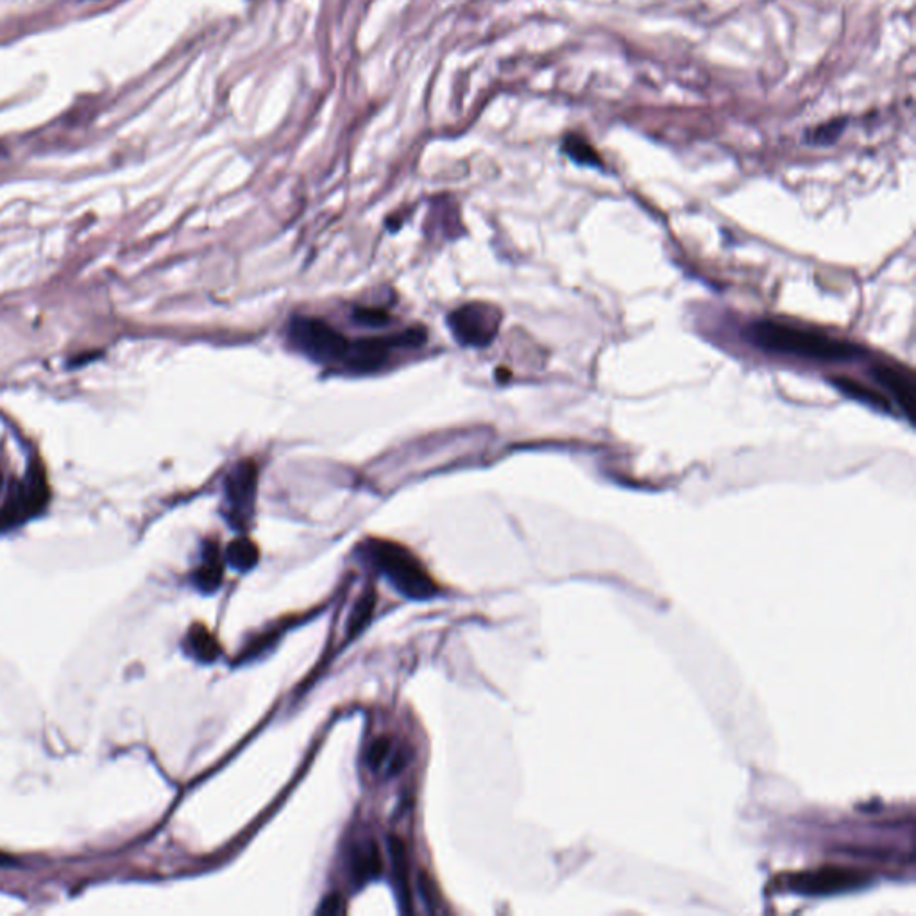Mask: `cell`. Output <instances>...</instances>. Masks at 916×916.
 Returning <instances> with one entry per match:
<instances>
[{
    "mask_svg": "<svg viewBox=\"0 0 916 916\" xmlns=\"http://www.w3.org/2000/svg\"><path fill=\"white\" fill-rule=\"evenodd\" d=\"M750 343L768 353L791 355L823 362L854 360L862 355L861 348L838 338L828 337L819 329L802 328L779 321H760L749 328Z\"/></svg>",
    "mask_w": 916,
    "mask_h": 916,
    "instance_id": "1",
    "label": "cell"
},
{
    "mask_svg": "<svg viewBox=\"0 0 916 916\" xmlns=\"http://www.w3.org/2000/svg\"><path fill=\"white\" fill-rule=\"evenodd\" d=\"M368 559L393 583L397 593L411 600H430L439 594V583L431 579L421 560L410 549L391 541L373 540L366 544Z\"/></svg>",
    "mask_w": 916,
    "mask_h": 916,
    "instance_id": "2",
    "label": "cell"
},
{
    "mask_svg": "<svg viewBox=\"0 0 916 916\" xmlns=\"http://www.w3.org/2000/svg\"><path fill=\"white\" fill-rule=\"evenodd\" d=\"M49 486L39 464L27 469L24 480L11 484L0 509V530H10L38 515L49 501Z\"/></svg>",
    "mask_w": 916,
    "mask_h": 916,
    "instance_id": "3",
    "label": "cell"
},
{
    "mask_svg": "<svg viewBox=\"0 0 916 916\" xmlns=\"http://www.w3.org/2000/svg\"><path fill=\"white\" fill-rule=\"evenodd\" d=\"M289 337L295 348L317 362L340 363L348 351V338L321 318L294 317Z\"/></svg>",
    "mask_w": 916,
    "mask_h": 916,
    "instance_id": "4",
    "label": "cell"
},
{
    "mask_svg": "<svg viewBox=\"0 0 916 916\" xmlns=\"http://www.w3.org/2000/svg\"><path fill=\"white\" fill-rule=\"evenodd\" d=\"M501 312L486 303L464 304L450 315V328L459 343L486 348L500 329Z\"/></svg>",
    "mask_w": 916,
    "mask_h": 916,
    "instance_id": "5",
    "label": "cell"
},
{
    "mask_svg": "<svg viewBox=\"0 0 916 916\" xmlns=\"http://www.w3.org/2000/svg\"><path fill=\"white\" fill-rule=\"evenodd\" d=\"M225 501L228 520L235 529H245L253 520L256 492H258V469L255 462H239L225 476Z\"/></svg>",
    "mask_w": 916,
    "mask_h": 916,
    "instance_id": "6",
    "label": "cell"
},
{
    "mask_svg": "<svg viewBox=\"0 0 916 916\" xmlns=\"http://www.w3.org/2000/svg\"><path fill=\"white\" fill-rule=\"evenodd\" d=\"M872 378L892 394L907 421H913L916 408V387L912 373L890 366H873Z\"/></svg>",
    "mask_w": 916,
    "mask_h": 916,
    "instance_id": "7",
    "label": "cell"
},
{
    "mask_svg": "<svg viewBox=\"0 0 916 916\" xmlns=\"http://www.w3.org/2000/svg\"><path fill=\"white\" fill-rule=\"evenodd\" d=\"M861 876L845 868H827L819 872L804 873L797 879V888L804 893H834L859 886Z\"/></svg>",
    "mask_w": 916,
    "mask_h": 916,
    "instance_id": "8",
    "label": "cell"
},
{
    "mask_svg": "<svg viewBox=\"0 0 916 916\" xmlns=\"http://www.w3.org/2000/svg\"><path fill=\"white\" fill-rule=\"evenodd\" d=\"M389 853L393 861L394 882H396L397 901L405 913L414 912L411 904L410 881H408L407 848L396 836L389 838Z\"/></svg>",
    "mask_w": 916,
    "mask_h": 916,
    "instance_id": "9",
    "label": "cell"
},
{
    "mask_svg": "<svg viewBox=\"0 0 916 916\" xmlns=\"http://www.w3.org/2000/svg\"><path fill=\"white\" fill-rule=\"evenodd\" d=\"M222 579H224V569H222L219 548L216 544L208 543L205 549V563L201 568L196 569L194 583L201 593H213L221 585Z\"/></svg>",
    "mask_w": 916,
    "mask_h": 916,
    "instance_id": "10",
    "label": "cell"
},
{
    "mask_svg": "<svg viewBox=\"0 0 916 916\" xmlns=\"http://www.w3.org/2000/svg\"><path fill=\"white\" fill-rule=\"evenodd\" d=\"M185 645H187L188 653L199 662H213L221 653V645L216 636L201 623L192 625Z\"/></svg>",
    "mask_w": 916,
    "mask_h": 916,
    "instance_id": "11",
    "label": "cell"
},
{
    "mask_svg": "<svg viewBox=\"0 0 916 916\" xmlns=\"http://www.w3.org/2000/svg\"><path fill=\"white\" fill-rule=\"evenodd\" d=\"M831 382L845 396L853 397L856 402L865 403L868 407L878 408V410H892V403H890L888 397L881 396V394L876 393V391L867 387V385H862V383L854 382L850 378L843 376L831 378Z\"/></svg>",
    "mask_w": 916,
    "mask_h": 916,
    "instance_id": "12",
    "label": "cell"
},
{
    "mask_svg": "<svg viewBox=\"0 0 916 916\" xmlns=\"http://www.w3.org/2000/svg\"><path fill=\"white\" fill-rule=\"evenodd\" d=\"M258 559H260L258 546L247 537H236L235 541H231L230 546L225 549V560L230 563L231 568L241 571V573L255 568Z\"/></svg>",
    "mask_w": 916,
    "mask_h": 916,
    "instance_id": "13",
    "label": "cell"
},
{
    "mask_svg": "<svg viewBox=\"0 0 916 916\" xmlns=\"http://www.w3.org/2000/svg\"><path fill=\"white\" fill-rule=\"evenodd\" d=\"M380 854L373 843L366 845L363 848H358L357 853L351 858V876H353L357 884L371 881L376 878L380 870H382V861H380Z\"/></svg>",
    "mask_w": 916,
    "mask_h": 916,
    "instance_id": "14",
    "label": "cell"
},
{
    "mask_svg": "<svg viewBox=\"0 0 916 916\" xmlns=\"http://www.w3.org/2000/svg\"><path fill=\"white\" fill-rule=\"evenodd\" d=\"M563 149L573 162L580 163V165L596 169L603 167L602 158L599 156V152L594 151L593 146L585 142L579 135H569V137H566Z\"/></svg>",
    "mask_w": 916,
    "mask_h": 916,
    "instance_id": "15",
    "label": "cell"
},
{
    "mask_svg": "<svg viewBox=\"0 0 916 916\" xmlns=\"http://www.w3.org/2000/svg\"><path fill=\"white\" fill-rule=\"evenodd\" d=\"M374 607H376V593L374 591L363 593L353 611H351V616H349L348 636L353 637L362 633L363 627L368 625L369 619L373 616Z\"/></svg>",
    "mask_w": 916,
    "mask_h": 916,
    "instance_id": "16",
    "label": "cell"
},
{
    "mask_svg": "<svg viewBox=\"0 0 916 916\" xmlns=\"http://www.w3.org/2000/svg\"><path fill=\"white\" fill-rule=\"evenodd\" d=\"M845 126H847L845 118H833L828 123L820 124L816 128L809 129L805 132V142L809 146H831V143L836 142L842 137V132L845 131Z\"/></svg>",
    "mask_w": 916,
    "mask_h": 916,
    "instance_id": "17",
    "label": "cell"
},
{
    "mask_svg": "<svg viewBox=\"0 0 916 916\" xmlns=\"http://www.w3.org/2000/svg\"><path fill=\"white\" fill-rule=\"evenodd\" d=\"M353 317L357 323L366 324V326H371V328L385 326L389 323V314L387 312H383L382 309H358L355 310Z\"/></svg>",
    "mask_w": 916,
    "mask_h": 916,
    "instance_id": "18",
    "label": "cell"
},
{
    "mask_svg": "<svg viewBox=\"0 0 916 916\" xmlns=\"http://www.w3.org/2000/svg\"><path fill=\"white\" fill-rule=\"evenodd\" d=\"M419 888H421L422 901L427 902L428 909L436 912L439 904H441L439 902V890H437L436 882H433V879L428 873L422 872L419 876Z\"/></svg>",
    "mask_w": 916,
    "mask_h": 916,
    "instance_id": "19",
    "label": "cell"
},
{
    "mask_svg": "<svg viewBox=\"0 0 916 916\" xmlns=\"http://www.w3.org/2000/svg\"><path fill=\"white\" fill-rule=\"evenodd\" d=\"M389 752H391V740L389 738H380L374 741L368 752V765L371 768H380L383 761L387 760Z\"/></svg>",
    "mask_w": 916,
    "mask_h": 916,
    "instance_id": "20",
    "label": "cell"
},
{
    "mask_svg": "<svg viewBox=\"0 0 916 916\" xmlns=\"http://www.w3.org/2000/svg\"><path fill=\"white\" fill-rule=\"evenodd\" d=\"M317 913L318 915H340V913H346V902L335 893V895H329L321 902Z\"/></svg>",
    "mask_w": 916,
    "mask_h": 916,
    "instance_id": "21",
    "label": "cell"
},
{
    "mask_svg": "<svg viewBox=\"0 0 916 916\" xmlns=\"http://www.w3.org/2000/svg\"><path fill=\"white\" fill-rule=\"evenodd\" d=\"M5 865H13V861H11V858H8V856H2V854H0V867H5Z\"/></svg>",
    "mask_w": 916,
    "mask_h": 916,
    "instance_id": "22",
    "label": "cell"
}]
</instances>
